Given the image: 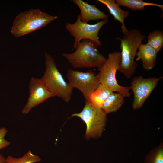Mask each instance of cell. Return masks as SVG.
<instances>
[{
    "mask_svg": "<svg viewBox=\"0 0 163 163\" xmlns=\"http://www.w3.org/2000/svg\"><path fill=\"white\" fill-rule=\"evenodd\" d=\"M29 95L27 102L23 108V114L28 113L34 107L53 97L41 78L32 77L29 83Z\"/></svg>",
    "mask_w": 163,
    "mask_h": 163,
    "instance_id": "obj_10",
    "label": "cell"
},
{
    "mask_svg": "<svg viewBox=\"0 0 163 163\" xmlns=\"http://www.w3.org/2000/svg\"><path fill=\"white\" fill-rule=\"evenodd\" d=\"M162 77L144 78L141 76L133 77L130 87L134 94L132 107L137 110L141 108L157 86Z\"/></svg>",
    "mask_w": 163,
    "mask_h": 163,
    "instance_id": "obj_9",
    "label": "cell"
},
{
    "mask_svg": "<svg viewBox=\"0 0 163 163\" xmlns=\"http://www.w3.org/2000/svg\"><path fill=\"white\" fill-rule=\"evenodd\" d=\"M145 163H163V143L151 150L145 157Z\"/></svg>",
    "mask_w": 163,
    "mask_h": 163,
    "instance_id": "obj_18",
    "label": "cell"
},
{
    "mask_svg": "<svg viewBox=\"0 0 163 163\" xmlns=\"http://www.w3.org/2000/svg\"><path fill=\"white\" fill-rule=\"evenodd\" d=\"M45 70L41 80L54 96L58 97L68 103L74 88L65 80L53 57L47 53H45Z\"/></svg>",
    "mask_w": 163,
    "mask_h": 163,
    "instance_id": "obj_4",
    "label": "cell"
},
{
    "mask_svg": "<svg viewBox=\"0 0 163 163\" xmlns=\"http://www.w3.org/2000/svg\"><path fill=\"white\" fill-rule=\"evenodd\" d=\"M115 2L119 6L127 7L132 11H144L147 6H153L160 8L163 10V5L152 2H146L142 0H115Z\"/></svg>",
    "mask_w": 163,
    "mask_h": 163,
    "instance_id": "obj_16",
    "label": "cell"
},
{
    "mask_svg": "<svg viewBox=\"0 0 163 163\" xmlns=\"http://www.w3.org/2000/svg\"><path fill=\"white\" fill-rule=\"evenodd\" d=\"M98 46L89 40H83L72 53H63V56L74 68L99 69L106 61V58L99 51Z\"/></svg>",
    "mask_w": 163,
    "mask_h": 163,
    "instance_id": "obj_1",
    "label": "cell"
},
{
    "mask_svg": "<svg viewBox=\"0 0 163 163\" xmlns=\"http://www.w3.org/2000/svg\"><path fill=\"white\" fill-rule=\"evenodd\" d=\"M108 21V19L102 20L96 24H91L82 22L79 14L73 23H66V30L74 38L73 48L75 49L78 44L83 40H89L101 46L102 43L98 34L101 27Z\"/></svg>",
    "mask_w": 163,
    "mask_h": 163,
    "instance_id": "obj_7",
    "label": "cell"
},
{
    "mask_svg": "<svg viewBox=\"0 0 163 163\" xmlns=\"http://www.w3.org/2000/svg\"><path fill=\"white\" fill-rule=\"evenodd\" d=\"M136 56V61L141 60L143 68L147 71L153 68L158 52L146 43L141 44L139 46Z\"/></svg>",
    "mask_w": 163,
    "mask_h": 163,
    "instance_id": "obj_12",
    "label": "cell"
},
{
    "mask_svg": "<svg viewBox=\"0 0 163 163\" xmlns=\"http://www.w3.org/2000/svg\"><path fill=\"white\" fill-rule=\"evenodd\" d=\"M112 92L107 87L100 84L90 95L88 101L94 106L101 108L103 103Z\"/></svg>",
    "mask_w": 163,
    "mask_h": 163,
    "instance_id": "obj_15",
    "label": "cell"
},
{
    "mask_svg": "<svg viewBox=\"0 0 163 163\" xmlns=\"http://www.w3.org/2000/svg\"><path fill=\"white\" fill-rule=\"evenodd\" d=\"M57 18L38 9H30L19 14L14 19L11 32L19 37L40 29Z\"/></svg>",
    "mask_w": 163,
    "mask_h": 163,
    "instance_id": "obj_3",
    "label": "cell"
},
{
    "mask_svg": "<svg viewBox=\"0 0 163 163\" xmlns=\"http://www.w3.org/2000/svg\"><path fill=\"white\" fill-rule=\"evenodd\" d=\"M68 82L83 94L88 101L90 95L100 84L97 75L92 70L83 72L69 69L67 72Z\"/></svg>",
    "mask_w": 163,
    "mask_h": 163,
    "instance_id": "obj_8",
    "label": "cell"
},
{
    "mask_svg": "<svg viewBox=\"0 0 163 163\" xmlns=\"http://www.w3.org/2000/svg\"><path fill=\"white\" fill-rule=\"evenodd\" d=\"M0 163H6L5 158L1 153H0Z\"/></svg>",
    "mask_w": 163,
    "mask_h": 163,
    "instance_id": "obj_21",
    "label": "cell"
},
{
    "mask_svg": "<svg viewBox=\"0 0 163 163\" xmlns=\"http://www.w3.org/2000/svg\"><path fill=\"white\" fill-rule=\"evenodd\" d=\"M81 118L86 126L85 137L87 139L100 137L104 130L107 120V114L101 108L92 105L88 101H85L82 111L72 114Z\"/></svg>",
    "mask_w": 163,
    "mask_h": 163,
    "instance_id": "obj_6",
    "label": "cell"
},
{
    "mask_svg": "<svg viewBox=\"0 0 163 163\" xmlns=\"http://www.w3.org/2000/svg\"><path fill=\"white\" fill-rule=\"evenodd\" d=\"M145 36L140 30H131L120 39L121 61L118 70L127 79L134 74L137 65L135 58L139 46Z\"/></svg>",
    "mask_w": 163,
    "mask_h": 163,
    "instance_id": "obj_2",
    "label": "cell"
},
{
    "mask_svg": "<svg viewBox=\"0 0 163 163\" xmlns=\"http://www.w3.org/2000/svg\"><path fill=\"white\" fill-rule=\"evenodd\" d=\"M124 97L119 93L112 92L103 103L101 109L107 114L116 112L122 106Z\"/></svg>",
    "mask_w": 163,
    "mask_h": 163,
    "instance_id": "obj_14",
    "label": "cell"
},
{
    "mask_svg": "<svg viewBox=\"0 0 163 163\" xmlns=\"http://www.w3.org/2000/svg\"><path fill=\"white\" fill-rule=\"evenodd\" d=\"M8 131V130L5 127L0 128V149L7 147L11 143L5 138Z\"/></svg>",
    "mask_w": 163,
    "mask_h": 163,
    "instance_id": "obj_20",
    "label": "cell"
},
{
    "mask_svg": "<svg viewBox=\"0 0 163 163\" xmlns=\"http://www.w3.org/2000/svg\"><path fill=\"white\" fill-rule=\"evenodd\" d=\"M98 2L105 5L107 8L110 14L115 20L120 22L122 24L121 31L124 34L129 31L124 24L125 19L129 15V12L127 10L122 9L114 0H97Z\"/></svg>",
    "mask_w": 163,
    "mask_h": 163,
    "instance_id": "obj_13",
    "label": "cell"
},
{
    "mask_svg": "<svg viewBox=\"0 0 163 163\" xmlns=\"http://www.w3.org/2000/svg\"><path fill=\"white\" fill-rule=\"evenodd\" d=\"M121 61L120 51L109 53L104 64L99 68L97 74L100 84L107 87L113 92H117L124 97L130 96L129 86H123L117 82L116 74Z\"/></svg>",
    "mask_w": 163,
    "mask_h": 163,
    "instance_id": "obj_5",
    "label": "cell"
},
{
    "mask_svg": "<svg viewBox=\"0 0 163 163\" xmlns=\"http://www.w3.org/2000/svg\"><path fill=\"white\" fill-rule=\"evenodd\" d=\"M41 160L39 156L33 154L30 150L19 158H15L9 155L5 158L6 163H34L39 162Z\"/></svg>",
    "mask_w": 163,
    "mask_h": 163,
    "instance_id": "obj_19",
    "label": "cell"
},
{
    "mask_svg": "<svg viewBox=\"0 0 163 163\" xmlns=\"http://www.w3.org/2000/svg\"><path fill=\"white\" fill-rule=\"evenodd\" d=\"M146 44L158 52L163 47V32L156 30L150 32L147 36Z\"/></svg>",
    "mask_w": 163,
    "mask_h": 163,
    "instance_id": "obj_17",
    "label": "cell"
},
{
    "mask_svg": "<svg viewBox=\"0 0 163 163\" xmlns=\"http://www.w3.org/2000/svg\"><path fill=\"white\" fill-rule=\"evenodd\" d=\"M72 2L79 8L81 21L88 23L90 21L108 19V16L94 5L89 4L82 0H72Z\"/></svg>",
    "mask_w": 163,
    "mask_h": 163,
    "instance_id": "obj_11",
    "label": "cell"
}]
</instances>
